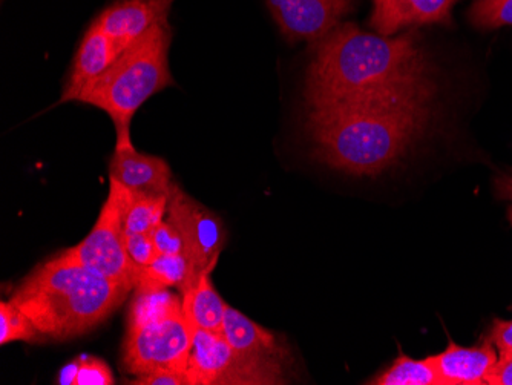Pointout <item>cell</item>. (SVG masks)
<instances>
[{
  "label": "cell",
  "mask_w": 512,
  "mask_h": 385,
  "mask_svg": "<svg viewBox=\"0 0 512 385\" xmlns=\"http://www.w3.org/2000/svg\"><path fill=\"white\" fill-rule=\"evenodd\" d=\"M169 194L132 191L125 218L126 235L151 234L168 214Z\"/></svg>",
  "instance_id": "18"
},
{
  "label": "cell",
  "mask_w": 512,
  "mask_h": 385,
  "mask_svg": "<svg viewBox=\"0 0 512 385\" xmlns=\"http://www.w3.org/2000/svg\"><path fill=\"white\" fill-rule=\"evenodd\" d=\"M508 218H509V221H511V224H512V208H509Z\"/></svg>",
  "instance_id": "30"
},
{
  "label": "cell",
  "mask_w": 512,
  "mask_h": 385,
  "mask_svg": "<svg viewBox=\"0 0 512 385\" xmlns=\"http://www.w3.org/2000/svg\"><path fill=\"white\" fill-rule=\"evenodd\" d=\"M126 251L138 272L157 260L160 255L151 234L126 235Z\"/></svg>",
  "instance_id": "24"
},
{
  "label": "cell",
  "mask_w": 512,
  "mask_h": 385,
  "mask_svg": "<svg viewBox=\"0 0 512 385\" xmlns=\"http://www.w3.org/2000/svg\"><path fill=\"white\" fill-rule=\"evenodd\" d=\"M223 335L238 355L283 375L284 366L289 361V350L279 343L275 333L256 324L234 307L227 306Z\"/></svg>",
  "instance_id": "12"
},
{
  "label": "cell",
  "mask_w": 512,
  "mask_h": 385,
  "mask_svg": "<svg viewBox=\"0 0 512 385\" xmlns=\"http://www.w3.org/2000/svg\"><path fill=\"white\" fill-rule=\"evenodd\" d=\"M192 330L183 310L128 326L123 343V366L134 376L158 369L188 372Z\"/></svg>",
  "instance_id": "6"
},
{
  "label": "cell",
  "mask_w": 512,
  "mask_h": 385,
  "mask_svg": "<svg viewBox=\"0 0 512 385\" xmlns=\"http://www.w3.org/2000/svg\"><path fill=\"white\" fill-rule=\"evenodd\" d=\"M181 306L189 327L223 333L227 304L215 290L211 272H203L194 284L181 292Z\"/></svg>",
  "instance_id": "16"
},
{
  "label": "cell",
  "mask_w": 512,
  "mask_h": 385,
  "mask_svg": "<svg viewBox=\"0 0 512 385\" xmlns=\"http://www.w3.org/2000/svg\"><path fill=\"white\" fill-rule=\"evenodd\" d=\"M151 237L160 255L186 254L183 235L180 234L177 226L172 221H161L157 228L151 232Z\"/></svg>",
  "instance_id": "22"
},
{
  "label": "cell",
  "mask_w": 512,
  "mask_h": 385,
  "mask_svg": "<svg viewBox=\"0 0 512 385\" xmlns=\"http://www.w3.org/2000/svg\"><path fill=\"white\" fill-rule=\"evenodd\" d=\"M490 341L499 350V358H512V321H494Z\"/></svg>",
  "instance_id": "26"
},
{
  "label": "cell",
  "mask_w": 512,
  "mask_h": 385,
  "mask_svg": "<svg viewBox=\"0 0 512 385\" xmlns=\"http://www.w3.org/2000/svg\"><path fill=\"white\" fill-rule=\"evenodd\" d=\"M431 99L345 103L312 108L307 129L330 168L373 177L398 163L424 135Z\"/></svg>",
  "instance_id": "2"
},
{
  "label": "cell",
  "mask_w": 512,
  "mask_h": 385,
  "mask_svg": "<svg viewBox=\"0 0 512 385\" xmlns=\"http://www.w3.org/2000/svg\"><path fill=\"white\" fill-rule=\"evenodd\" d=\"M433 91L427 57L413 37L390 39L355 25H338L319 39L307 71L310 109L431 99Z\"/></svg>",
  "instance_id": "1"
},
{
  "label": "cell",
  "mask_w": 512,
  "mask_h": 385,
  "mask_svg": "<svg viewBox=\"0 0 512 385\" xmlns=\"http://www.w3.org/2000/svg\"><path fill=\"white\" fill-rule=\"evenodd\" d=\"M198 280L188 255H158L157 260L143 267L135 289H172L180 293ZM134 289V290H135Z\"/></svg>",
  "instance_id": "17"
},
{
  "label": "cell",
  "mask_w": 512,
  "mask_h": 385,
  "mask_svg": "<svg viewBox=\"0 0 512 385\" xmlns=\"http://www.w3.org/2000/svg\"><path fill=\"white\" fill-rule=\"evenodd\" d=\"M80 370V356L74 361L68 362L62 367L59 375H57L56 384L59 385H77V376Z\"/></svg>",
  "instance_id": "28"
},
{
  "label": "cell",
  "mask_w": 512,
  "mask_h": 385,
  "mask_svg": "<svg viewBox=\"0 0 512 385\" xmlns=\"http://www.w3.org/2000/svg\"><path fill=\"white\" fill-rule=\"evenodd\" d=\"M355 0H266L267 7L289 42L316 43L341 25Z\"/></svg>",
  "instance_id": "9"
},
{
  "label": "cell",
  "mask_w": 512,
  "mask_h": 385,
  "mask_svg": "<svg viewBox=\"0 0 512 385\" xmlns=\"http://www.w3.org/2000/svg\"><path fill=\"white\" fill-rule=\"evenodd\" d=\"M115 379L103 359L96 356H80V370L77 385H112Z\"/></svg>",
  "instance_id": "23"
},
{
  "label": "cell",
  "mask_w": 512,
  "mask_h": 385,
  "mask_svg": "<svg viewBox=\"0 0 512 385\" xmlns=\"http://www.w3.org/2000/svg\"><path fill=\"white\" fill-rule=\"evenodd\" d=\"M132 200L131 189L109 180V192L94 228L85 240L69 247L80 263L99 274L134 290L137 286V267L126 251L125 218Z\"/></svg>",
  "instance_id": "5"
},
{
  "label": "cell",
  "mask_w": 512,
  "mask_h": 385,
  "mask_svg": "<svg viewBox=\"0 0 512 385\" xmlns=\"http://www.w3.org/2000/svg\"><path fill=\"white\" fill-rule=\"evenodd\" d=\"M174 2L175 0H119L106 7L94 19V24L123 53L158 22L169 19Z\"/></svg>",
  "instance_id": "11"
},
{
  "label": "cell",
  "mask_w": 512,
  "mask_h": 385,
  "mask_svg": "<svg viewBox=\"0 0 512 385\" xmlns=\"http://www.w3.org/2000/svg\"><path fill=\"white\" fill-rule=\"evenodd\" d=\"M109 180L119 181L131 191L151 194H169L175 185L166 160L138 152L132 143L131 132L117 134L115 151L109 162Z\"/></svg>",
  "instance_id": "10"
},
{
  "label": "cell",
  "mask_w": 512,
  "mask_h": 385,
  "mask_svg": "<svg viewBox=\"0 0 512 385\" xmlns=\"http://www.w3.org/2000/svg\"><path fill=\"white\" fill-rule=\"evenodd\" d=\"M135 385H191L188 372L174 369H158L146 375L135 376Z\"/></svg>",
  "instance_id": "25"
},
{
  "label": "cell",
  "mask_w": 512,
  "mask_h": 385,
  "mask_svg": "<svg viewBox=\"0 0 512 385\" xmlns=\"http://www.w3.org/2000/svg\"><path fill=\"white\" fill-rule=\"evenodd\" d=\"M488 385H512V358H499L486 376Z\"/></svg>",
  "instance_id": "27"
},
{
  "label": "cell",
  "mask_w": 512,
  "mask_h": 385,
  "mask_svg": "<svg viewBox=\"0 0 512 385\" xmlns=\"http://www.w3.org/2000/svg\"><path fill=\"white\" fill-rule=\"evenodd\" d=\"M171 40L169 19L161 20L123 51L79 102L105 111L114 122L117 134L131 132L138 109L152 96L174 85L169 68Z\"/></svg>",
  "instance_id": "4"
},
{
  "label": "cell",
  "mask_w": 512,
  "mask_h": 385,
  "mask_svg": "<svg viewBox=\"0 0 512 385\" xmlns=\"http://www.w3.org/2000/svg\"><path fill=\"white\" fill-rule=\"evenodd\" d=\"M470 17L479 28L508 27L512 25V0H474Z\"/></svg>",
  "instance_id": "21"
},
{
  "label": "cell",
  "mask_w": 512,
  "mask_h": 385,
  "mask_svg": "<svg viewBox=\"0 0 512 385\" xmlns=\"http://www.w3.org/2000/svg\"><path fill=\"white\" fill-rule=\"evenodd\" d=\"M496 191L497 195L503 200L512 201V171L496 178Z\"/></svg>",
  "instance_id": "29"
},
{
  "label": "cell",
  "mask_w": 512,
  "mask_h": 385,
  "mask_svg": "<svg viewBox=\"0 0 512 385\" xmlns=\"http://www.w3.org/2000/svg\"><path fill=\"white\" fill-rule=\"evenodd\" d=\"M131 292L65 249L39 264L10 300L30 316L43 336L65 341L99 327Z\"/></svg>",
  "instance_id": "3"
},
{
  "label": "cell",
  "mask_w": 512,
  "mask_h": 385,
  "mask_svg": "<svg viewBox=\"0 0 512 385\" xmlns=\"http://www.w3.org/2000/svg\"><path fill=\"white\" fill-rule=\"evenodd\" d=\"M42 335L30 316L23 312L11 300H2L0 303V344L14 343V341H37Z\"/></svg>",
  "instance_id": "20"
},
{
  "label": "cell",
  "mask_w": 512,
  "mask_h": 385,
  "mask_svg": "<svg viewBox=\"0 0 512 385\" xmlns=\"http://www.w3.org/2000/svg\"><path fill=\"white\" fill-rule=\"evenodd\" d=\"M456 0H375L371 25L390 37L411 25L444 24Z\"/></svg>",
  "instance_id": "14"
},
{
  "label": "cell",
  "mask_w": 512,
  "mask_h": 385,
  "mask_svg": "<svg viewBox=\"0 0 512 385\" xmlns=\"http://www.w3.org/2000/svg\"><path fill=\"white\" fill-rule=\"evenodd\" d=\"M188 376L191 385L286 384L281 373L238 355L223 333L200 329L192 332Z\"/></svg>",
  "instance_id": "7"
},
{
  "label": "cell",
  "mask_w": 512,
  "mask_h": 385,
  "mask_svg": "<svg viewBox=\"0 0 512 385\" xmlns=\"http://www.w3.org/2000/svg\"><path fill=\"white\" fill-rule=\"evenodd\" d=\"M433 359L442 385H482L499 355L491 341L482 347H460L450 341Z\"/></svg>",
  "instance_id": "15"
},
{
  "label": "cell",
  "mask_w": 512,
  "mask_h": 385,
  "mask_svg": "<svg viewBox=\"0 0 512 385\" xmlns=\"http://www.w3.org/2000/svg\"><path fill=\"white\" fill-rule=\"evenodd\" d=\"M120 54L114 42L92 22L77 48L59 103L79 102L80 97L114 65Z\"/></svg>",
  "instance_id": "13"
},
{
  "label": "cell",
  "mask_w": 512,
  "mask_h": 385,
  "mask_svg": "<svg viewBox=\"0 0 512 385\" xmlns=\"http://www.w3.org/2000/svg\"><path fill=\"white\" fill-rule=\"evenodd\" d=\"M376 385H442L433 356L413 359L407 355L399 358L382 375L371 379Z\"/></svg>",
  "instance_id": "19"
},
{
  "label": "cell",
  "mask_w": 512,
  "mask_h": 385,
  "mask_svg": "<svg viewBox=\"0 0 512 385\" xmlns=\"http://www.w3.org/2000/svg\"><path fill=\"white\" fill-rule=\"evenodd\" d=\"M168 220L183 235L186 255L195 275L200 277L203 272H212L226 244V229L221 218L174 185L169 192Z\"/></svg>",
  "instance_id": "8"
}]
</instances>
